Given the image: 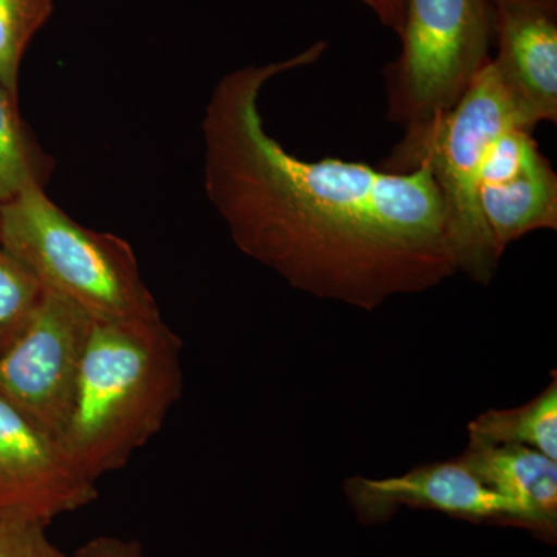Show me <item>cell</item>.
<instances>
[{"label":"cell","mask_w":557,"mask_h":557,"mask_svg":"<svg viewBox=\"0 0 557 557\" xmlns=\"http://www.w3.org/2000/svg\"><path fill=\"white\" fill-rule=\"evenodd\" d=\"M327 44L223 76L203 121L205 190L242 252L317 298L361 310L457 273L445 207L426 166L376 170L289 153L265 129L263 86L314 64Z\"/></svg>","instance_id":"6da1fadb"},{"label":"cell","mask_w":557,"mask_h":557,"mask_svg":"<svg viewBox=\"0 0 557 557\" xmlns=\"http://www.w3.org/2000/svg\"><path fill=\"white\" fill-rule=\"evenodd\" d=\"M182 343L157 322L91 321L60 442L84 478L119 471L182 395Z\"/></svg>","instance_id":"7a4b0ae2"},{"label":"cell","mask_w":557,"mask_h":557,"mask_svg":"<svg viewBox=\"0 0 557 557\" xmlns=\"http://www.w3.org/2000/svg\"><path fill=\"white\" fill-rule=\"evenodd\" d=\"M0 244L46 292L95 321L163 319L131 245L115 234L79 225L50 200L44 186H27L0 203Z\"/></svg>","instance_id":"3957f363"},{"label":"cell","mask_w":557,"mask_h":557,"mask_svg":"<svg viewBox=\"0 0 557 557\" xmlns=\"http://www.w3.org/2000/svg\"><path fill=\"white\" fill-rule=\"evenodd\" d=\"M516 124L522 126L490 60L448 113L406 132L383 163L394 172L428 168L445 207L457 271L480 285L491 284L500 262L480 211L483 166L498 135Z\"/></svg>","instance_id":"277c9868"},{"label":"cell","mask_w":557,"mask_h":557,"mask_svg":"<svg viewBox=\"0 0 557 557\" xmlns=\"http://www.w3.org/2000/svg\"><path fill=\"white\" fill-rule=\"evenodd\" d=\"M486 0H406L401 53L386 73L387 115L406 132L448 113L490 61Z\"/></svg>","instance_id":"5b68a950"},{"label":"cell","mask_w":557,"mask_h":557,"mask_svg":"<svg viewBox=\"0 0 557 557\" xmlns=\"http://www.w3.org/2000/svg\"><path fill=\"white\" fill-rule=\"evenodd\" d=\"M91 321L46 292L28 327L0 355V398L57 440L72 406Z\"/></svg>","instance_id":"8992f818"},{"label":"cell","mask_w":557,"mask_h":557,"mask_svg":"<svg viewBox=\"0 0 557 557\" xmlns=\"http://www.w3.org/2000/svg\"><path fill=\"white\" fill-rule=\"evenodd\" d=\"M348 505L362 525H381L401 508L424 509L475 525L515 527L537 536L525 509L487 487L458 458L421 465L397 478L355 475L343 485Z\"/></svg>","instance_id":"52a82bcc"},{"label":"cell","mask_w":557,"mask_h":557,"mask_svg":"<svg viewBox=\"0 0 557 557\" xmlns=\"http://www.w3.org/2000/svg\"><path fill=\"white\" fill-rule=\"evenodd\" d=\"M98 497L60 442L0 398V516H22L49 525Z\"/></svg>","instance_id":"ba28073f"},{"label":"cell","mask_w":557,"mask_h":557,"mask_svg":"<svg viewBox=\"0 0 557 557\" xmlns=\"http://www.w3.org/2000/svg\"><path fill=\"white\" fill-rule=\"evenodd\" d=\"M494 69L523 127L557 121L556 14L525 0H493Z\"/></svg>","instance_id":"9c48e42d"},{"label":"cell","mask_w":557,"mask_h":557,"mask_svg":"<svg viewBox=\"0 0 557 557\" xmlns=\"http://www.w3.org/2000/svg\"><path fill=\"white\" fill-rule=\"evenodd\" d=\"M491 490L520 505L537 528V539H557V461L527 446L471 442L457 457Z\"/></svg>","instance_id":"30bf717a"},{"label":"cell","mask_w":557,"mask_h":557,"mask_svg":"<svg viewBox=\"0 0 557 557\" xmlns=\"http://www.w3.org/2000/svg\"><path fill=\"white\" fill-rule=\"evenodd\" d=\"M480 211L498 258L511 242L557 228V175L539 156L515 177L480 188Z\"/></svg>","instance_id":"8fae6325"},{"label":"cell","mask_w":557,"mask_h":557,"mask_svg":"<svg viewBox=\"0 0 557 557\" xmlns=\"http://www.w3.org/2000/svg\"><path fill=\"white\" fill-rule=\"evenodd\" d=\"M471 442L527 446L557 461V380L527 405L490 409L468 426Z\"/></svg>","instance_id":"7c38bea8"},{"label":"cell","mask_w":557,"mask_h":557,"mask_svg":"<svg viewBox=\"0 0 557 557\" xmlns=\"http://www.w3.org/2000/svg\"><path fill=\"white\" fill-rule=\"evenodd\" d=\"M51 166L21 119L17 97L0 84V203L27 186L46 185Z\"/></svg>","instance_id":"4fadbf2b"},{"label":"cell","mask_w":557,"mask_h":557,"mask_svg":"<svg viewBox=\"0 0 557 557\" xmlns=\"http://www.w3.org/2000/svg\"><path fill=\"white\" fill-rule=\"evenodd\" d=\"M51 11L53 0H0V84L14 97L25 51Z\"/></svg>","instance_id":"5bb4252c"},{"label":"cell","mask_w":557,"mask_h":557,"mask_svg":"<svg viewBox=\"0 0 557 557\" xmlns=\"http://www.w3.org/2000/svg\"><path fill=\"white\" fill-rule=\"evenodd\" d=\"M44 296L38 278L0 244V355L28 327Z\"/></svg>","instance_id":"9a60e30c"},{"label":"cell","mask_w":557,"mask_h":557,"mask_svg":"<svg viewBox=\"0 0 557 557\" xmlns=\"http://www.w3.org/2000/svg\"><path fill=\"white\" fill-rule=\"evenodd\" d=\"M46 523L22 516H0V557H70L46 533Z\"/></svg>","instance_id":"2e32d148"},{"label":"cell","mask_w":557,"mask_h":557,"mask_svg":"<svg viewBox=\"0 0 557 557\" xmlns=\"http://www.w3.org/2000/svg\"><path fill=\"white\" fill-rule=\"evenodd\" d=\"M70 557H149L137 541L113 536L91 539Z\"/></svg>","instance_id":"e0dca14e"},{"label":"cell","mask_w":557,"mask_h":557,"mask_svg":"<svg viewBox=\"0 0 557 557\" xmlns=\"http://www.w3.org/2000/svg\"><path fill=\"white\" fill-rule=\"evenodd\" d=\"M373 13L376 14L381 24L395 33H401L405 22L406 0H362Z\"/></svg>","instance_id":"ac0fdd59"},{"label":"cell","mask_w":557,"mask_h":557,"mask_svg":"<svg viewBox=\"0 0 557 557\" xmlns=\"http://www.w3.org/2000/svg\"><path fill=\"white\" fill-rule=\"evenodd\" d=\"M525 2L541 7V9L549 11V13H557V0H525Z\"/></svg>","instance_id":"d6986e66"}]
</instances>
